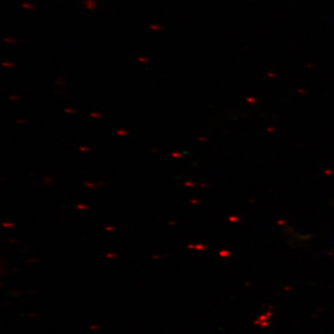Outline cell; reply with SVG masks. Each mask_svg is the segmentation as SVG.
Segmentation results:
<instances>
[{
  "label": "cell",
  "instance_id": "6da1fadb",
  "mask_svg": "<svg viewBox=\"0 0 334 334\" xmlns=\"http://www.w3.org/2000/svg\"><path fill=\"white\" fill-rule=\"evenodd\" d=\"M83 3L85 5V8L87 9L94 10L97 9V2L95 0H84Z\"/></svg>",
  "mask_w": 334,
  "mask_h": 334
},
{
  "label": "cell",
  "instance_id": "7a4b0ae2",
  "mask_svg": "<svg viewBox=\"0 0 334 334\" xmlns=\"http://www.w3.org/2000/svg\"><path fill=\"white\" fill-rule=\"evenodd\" d=\"M150 28L151 29V30H154V31H162V27L158 24H150Z\"/></svg>",
  "mask_w": 334,
  "mask_h": 334
},
{
  "label": "cell",
  "instance_id": "3957f363",
  "mask_svg": "<svg viewBox=\"0 0 334 334\" xmlns=\"http://www.w3.org/2000/svg\"><path fill=\"white\" fill-rule=\"evenodd\" d=\"M21 7L24 8V9H34V6L32 5V4H26V3H22L21 4Z\"/></svg>",
  "mask_w": 334,
  "mask_h": 334
},
{
  "label": "cell",
  "instance_id": "277c9868",
  "mask_svg": "<svg viewBox=\"0 0 334 334\" xmlns=\"http://www.w3.org/2000/svg\"><path fill=\"white\" fill-rule=\"evenodd\" d=\"M2 66H3V67L13 68V67L15 66V64H14V63H11V62H9V61H8V62H3V63H2Z\"/></svg>",
  "mask_w": 334,
  "mask_h": 334
},
{
  "label": "cell",
  "instance_id": "5b68a950",
  "mask_svg": "<svg viewBox=\"0 0 334 334\" xmlns=\"http://www.w3.org/2000/svg\"><path fill=\"white\" fill-rule=\"evenodd\" d=\"M84 185H85L86 187H89V189H94V187H97L96 184L91 183V182H84Z\"/></svg>",
  "mask_w": 334,
  "mask_h": 334
},
{
  "label": "cell",
  "instance_id": "8992f818",
  "mask_svg": "<svg viewBox=\"0 0 334 334\" xmlns=\"http://www.w3.org/2000/svg\"><path fill=\"white\" fill-rule=\"evenodd\" d=\"M116 133L117 135H119V136H128V132L125 130H118Z\"/></svg>",
  "mask_w": 334,
  "mask_h": 334
},
{
  "label": "cell",
  "instance_id": "52a82bcc",
  "mask_svg": "<svg viewBox=\"0 0 334 334\" xmlns=\"http://www.w3.org/2000/svg\"><path fill=\"white\" fill-rule=\"evenodd\" d=\"M77 209H79V210H87V209H89V207L87 206V205H85V204H78L77 205Z\"/></svg>",
  "mask_w": 334,
  "mask_h": 334
},
{
  "label": "cell",
  "instance_id": "ba28073f",
  "mask_svg": "<svg viewBox=\"0 0 334 334\" xmlns=\"http://www.w3.org/2000/svg\"><path fill=\"white\" fill-rule=\"evenodd\" d=\"M137 61H140V62H149V61H150V60H149L148 58H144V57H139V58H137Z\"/></svg>",
  "mask_w": 334,
  "mask_h": 334
},
{
  "label": "cell",
  "instance_id": "9c48e42d",
  "mask_svg": "<svg viewBox=\"0 0 334 334\" xmlns=\"http://www.w3.org/2000/svg\"><path fill=\"white\" fill-rule=\"evenodd\" d=\"M2 226H5V227H13V226H15L14 224H9V222H5V223H3V225H2Z\"/></svg>",
  "mask_w": 334,
  "mask_h": 334
},
{
  "label": "cell",
  "instance_id": "30bf717a",
  "mask_svg": "<svg viewBox=\"0 0 334 334\" xmlns=\"http://www.w3.org/2000/svg\"><path fill=\"white\" fill-rule=\"evenodd\" d=\"M90 116H91V117H94V118H100V117H101L102 115H101V114H99V113H91Z\"/></svg>",
  "mask_w": 334,
  "mask_h": 334
},
{
  "label": "cell",
  "instance_id": "8fae6325",
  "mask_svg": "<svg viewBox=\"0 0 334 334\" xmlns=\"http://www.w3.org/2000/svg\"><path fill=\"white\" fill-rule=\"evenodd\" d=\"M65 113H75L76 111H75V110H73V109H65Z\"/></svg>",
  "mask_w": 334,
  "mask_h": 334
},
{
  "label": "cell",
  "instance_id": "7c38bea8",
  "mask_svg": "<svg viewBox=\"0 0 334 334\" xmlns=\"http://www.w3.org/2000/svg\"><path fill=\"white\" fill-rule=\"evenodd\" d=\"M105 229L107 231H114L115 230V227L114 226H106L105 227Z\"/></svg>",
  "mask_w": 334,
  "mask_h": 334
},
{
  "label": "cell",
  "instance_id": "4fadbf2b",
  "mask_svg": "<svg viewBox=\"0 0 334 334\" xmlns=\"http://www.w3.org/2000/svg\"><path fill=\"white\" fill-rule=\"evenodd\" d=\"M81 151H89L90 150V149L89 148H87V147H80V149H79Z\"/></svg>",
  "mask_w": 334,
  "mask_h": 334
},
{
  "label": "cell",
  "instance_id": "5bb4252c",
  "mask_svg": "<svg viewBox=\"0 0 334 334\" xmlns=\"http://www.w3.org/2000/svg\"><path fill=\"white\" fill-rule=\"evenodd\" d=\"M5 42H9V43H14L15 40L14 39H9V38H4Z\"/></svg>",
  "mask_w": 334,
  "mask_h": 334
},
{
  "label": "cell",
  "instance_id": "9a60e30c",
  "mask_svg": "<svg viewBox=\"0 0 334 334\" xmlns=\"http://www.w3.org/2000/svg\"><path fill=\"white\" fill-rule=\"evenodd\" d=\"M171 155H172V157H174V158L181 157V154H180V153H177V152H174V153H172Z\"/></svg>",
  "mask_w": 334,
  "mask_h": 334
},
{
  "label": "cell",
  "instance_id": "2e32d148",
  "mask_svg": "<svg viewBox=\"0 0 334 334\" xmlns=\"http://www.w3.org/2000/svg\"><path fill=\"white\" fill-rule=\"evenodd\" d=\"M9 98L10 99H20V98L17 97V96H11V97H9Z\"/></svg>",
  "mask_w": 334,
  "mask_h": 334
},
{
  "label": "cell",
  "instance_id": "e0dca14e",
  "mask_svg": "<svg viewBox=\"0 0 334 334\" xmlns=\"http://www.w3.org/2000/svg\"><path fill=\"white\" fill-rule=\"evenodd\" d=\"M17 122H21V124H25V122H27L24 121V120H18Z\"/></svg>",
  "mask_w": 334,
  "mask_h": 334
},
{
  "label": "cell",
  "instance_id": "ac0fdd59",
  "mask_svg": "<svg viewBox=\"0 0 334 334\" xmlns=\"http://www.w3.org/2000/svg\"><path fill=\"white\" fill-rule=\"evenodd\" d=\"M169 224H170V225H174V222H170Z\"/></svg>",
  "mask_w": 334,
  "mask_h": 334
}]
</instances>
